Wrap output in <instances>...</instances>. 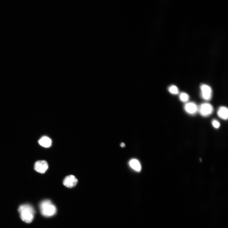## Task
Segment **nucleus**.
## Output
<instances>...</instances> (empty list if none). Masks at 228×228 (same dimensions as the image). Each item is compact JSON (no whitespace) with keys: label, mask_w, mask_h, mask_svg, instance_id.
I'll return each instance as SVG.
<instances>
[{"label":"nucleus","mask_w":228,"mask_h":228,"mask_svg":"<svg viewBox=\"0 0 228 228\" xmlns=\"http://www.w3.org/2000/svg\"><path fill=\"white\" fill-rule=\"evenodd\" d=\"M129 165L135 171L140 172L141 169V165L139 161L136 159H132L129 162Z\"/></svg>","instance_id":"1a4fd4ad"},{"label":"nucleus","mask_w":228,"mask_h":228,"mask_svg":"<svg viewBox=\"0 0 228 228\" xmlns=\"http://www.w3.org/2000/svg\"><path fill=\"white\" fill-rule=\"evenodd\" d=\"M218 116L222 119L227 120L228 117V110L225 107H221L219 108L217 111Z\"/></svg>","instance_id":"6e6552de"},{"label":"nucleus","mask_w":228,"mask_h":228,"mask_svg":"<svg viewBox=\"0 0 228 228\" xmlns=\"http://www.w3.org/2000/svg\"><path fill=\"white\" fill-rule=\"evenodd\" d=\"M125 146V144H124V143H121V144H120V146H121V147H124Z\"/></svg>","instance_id":"4468645a"},{"label":"nucleus","mask_w":228,"mask_h":228,"mask_svg":"<svg viewBox=\"0 0 228 228\" xmlns=\"http://www.w3.org/2000/svg\"><path fill=\"white\" fill-rule=\"evenodd\" d=\"M189 97L188 94L185 93H181L179 95L180 100L183 102H186L189 99Z\"/></svg>","instance_id":"9b49d317"},{"label":"nucleus","mask_w":228,"mask_h":228,"mask_svg":"<svg viewBox=\"0 0 228 228\" xmlns=\"http://www.w3.org/2000/svg\"><path fill=\"white\" fill-rule=\"evenodd\" d=\"M201 96L202 98L207 101L210 100L212 98V90L209 85L202 84L200 86Z\"/></svg>","instance_id":"20e7f679"},{"label":"nucleus","mask_w":228,"mask_h":228,"mask_svg":"<svg viewBox=\"0 0 228 228\" xmlns=\"http://www.w3.org/2000/svg\"><path fill=\"white\" fill-rule=\"evenodd\" d=\"M77 182L78 180L77 178L74 176L70 175L65 178L63 181V184L68 188H72L76 185Z\"/></svg>","instance_id":"423d86ee"},{"label":"nucleus","mask_w":228,"mask_h":228,"mask_svg":"<svg viewBox=\"0 0 228 228\" xmlns=\"http://www.w3.org/2000/svg\"><path fill=\"white\" fill-rule=\"evenodd\" d=\"M39 208L42 215L46 217L53 216L57 212L56 207L49 200L41 201L40 204Z\"/></svg>","instance_id":"f03ea898"},{"label":"nucleus","mask_w":228,"mask_h":228,"mask_svg":"<svg viewBox=\"0 0 228 228\" xmlns=\"http://www.w3.org/2000/svg\"><path fill=\"white\" fill-rule=\"evenodd\" d=\"M213 126L216 129L219 128L220 126V123L216 120L214 119L212 122Z\"/></svg>","instance_id":"ddd939ff"},{"label":"nucleus","mask_w":228,"mask_h":228,"mask_svg":"<svg viewBox=\"0 0 228 228\" xmlns=\"http://www.w3.org/2000/svg\"><path fill=\"white\" fill-rule=\"evenodd\" d=\"M39 143L42 146L45 147H49L51 146L52 144L51 140L46 136L42 137L39 141Z\"/></svg>","instance_id":"9d476101"},{"label":"nucleus","mask_w":228,"mask_h":228,"mask_svg":"<svg viewBox=\"0 0 228 228\" xmlns=\"http://www.w3.org/2000/svg\"><path fill=\"white\" fill-rule=\"evenodd\" d=\"M18 212L21 220L26 223H30L33 221L35 213L34 208L29 204L20 205Z\"/></svg>","instance_id":"f257e3e1"},{"label":"nucleus","mask_w":228,"mask_h":228,"mask_svg":"<svg viewBox=\"0 0 228 228\" xmlns=\"http://www.w3.org/2000/svg\"><path fill=\"white\" fill-rule=\"evenodd\" d=\"M199 107L196 104L193 102L186 103L184 106L185 111L188 114L194 115L198 111Z\"/></svg>","instance_id":"0eeeda50"},{"label":"nucleus","mask_w":228,"mask_h":228,"mask_svg":"<svg viewBox=\"0 0 228 228\" xmlns=\"http://www.w3.org/2000/svg\"><path fill=\"white\" fill-rule=\"evenodd\" d=\"M213 106L210 104L204 103L199 107L198 111L203 116L207 117L211 114L213 112Z\"/></svg>","instance_id":"7ed1b4c3"},{"label":"nucleus","mask_w":228,"mask_h":228,"mask_svg":"<svg viewBox=\"0 0 228 228\" xmlns=\"http://www.w3.org/2000/svg\"><path fill=\"white\" fill-rule=\"evenodd\" d=\"M169 91L172 94H177L179 93L178 87L174 85L170 86L168 88Z\"/></svg>","instance_id":"f8f14e48"},{"label":"nucleus","mask_w":228,"mask_h":228,"mask_svg":"<svg viewBox=\"0 0 228 228\" xmlns=\"http://www.w3.org/2000/svg\"><path fill=\"white\" fill-rule=\"evenodd\" d=\"M47 162L45 160L39 161L36 162L34 165V169L37 172L44 173L48 168Z\"/></svg>","instance_id":"39448f33"}]
</instances>
